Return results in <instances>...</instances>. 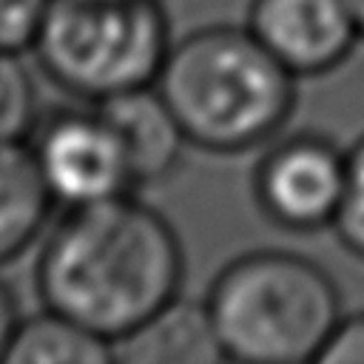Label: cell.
Instances as JSON below:
<instances>
[{
  "mask_svg": "<svg viewBox=\"0 0 364 364\" xmlns=\"http://www.w3.org/2000/svg\"><path fill=\"white\" fill-rule=\"evenodd\" d=\"M156 91L188 145L245 154L267 145L296 105V77L247 26H205L171 43Z\"/></svg>",
  "mask_w": 364,
  "mask_h": 364,
  "instance_id": "obj_2",
  "label": "cell"
},
{
  "mask_svg": "<svg viewBox=\"0 0 364 364\" xmlns=\"http://www.w3.org/2000/svg\"><path fill=\"white\" fill-rule=\"evenodd\" d=\"M173 37L162 0H51L31 54L82 102L156 82Z\"/></svg>",
  "mask_w": 364,
  "mask_h": 364,
  "instance_id": "obj_4",
  "label": "cell"
},
{
  "mask_svg": "<svg viewBox=\"0 0 364 364\" xmlns=\"http://www.w3.org/2000/svg\"><path fill=\"white\" fill-rule=\"evenodd\" d=\"M205 307L225 361L239 364H318L344 316L327 267L273 247L230 259L210 282Z\"/></svg>",
  "mask_w": 364,
  "mask_h": 364,
  "instance_id": "obj_3",
  "label": "cell"
},
{
  "mask_svg": "<svg viewBox=\"0 0 364 364\" xmlns=\"http://www.w3.org/2000/svg\"><path fill=\"white\" fill-rule=\"evenodd\" d=\"M37 119V85L23 54L0 51V142H26Z\"/></svg>",
  "mask_w": 364,
  "mask_h": 364,
  "instance_id": "obj_12",
  "label": "cell"
},
{
  "mask_svg": "<svg viewBox=\"0 0 364 364\" xmlns=\"http://www.w3.org/2000/svg\"><path fill=\"white\" fill-rule=\"evenodd\" d=\"M182 282L179 233L136 193L63 210L34 262L40 304L111 344L173 301Z\"/></svg>",
  "mask_w": 364,
  "mask_h": 364,
  "instance_id": "obj_1",
  "label": "cell"
},
{
  "mask_svg": "<svg viewBox=\"0 0 364 364\" xmlns=\"http://www.w3.org/2000/svg\"><path fill=\"white\" fill-rule=\"evenodd\" d=\"M20 321V310H17V299L11 293V287L0 279V361L6 355V347L11 341V333Z\"/></svg>",
  "mask_w": 364,
  "mask_h": 364,
  "instance_id": "obj_16",
  "label": "cell"
},
{
  "mask_svg": "<svg viewBox=\"0 0 364 364\" xmlns=\"http://www.w3.org/2000/svg\"><path fill=\"white\" fill-rule=\"evenodd\" d=\"M114 361L122 364H216L225 361L205 299L182 293L156 310L136 330L114 341Z\"/></svg>",
  "mask_w": 364,
  "mask_h": 364,
  "instance_id": "obj_9",
  "label": "cell"
},
{
  "mask_svg": "<svg viewBox=\"0 0 364 364\" xmlns=\"http://www.w3.org/2000/svg\"><path fill=\"white\" fill-rule=\"evenodd\" d=\"M318 364H364V310L341 316L318 355Z\"/></svg>",
  "mask_w": 364,
  "mask_h": 364,
  "instance_id": "obj_15",
  "label": "cell"
},
{
  "mask_svg": "<svg viewBox=\"0 0 364 364\" xmlns=\"http://www.w3.org/2000/svg\"><path fill=\"white\" fill-rule=\"evenodd\" d=\"M97 105L108 114L125 145L136 188L165 182L179 168L188 139L156 85L136 88Z\"/></svg>",
  "mask_w": 364,
  "mask_h": 364,
  "instance_id": "obj_8",
  "label": "cell"
},
{
  "mask_svg": "<svg viewBox=\"0 0 364 364\" xmlns=\"http://www.w3.org/2000/svg\"><path fill=\"white\" fill-rule=\"evenodd\" d=\"M347 176V151L324 134L273 136L253 168L256 208L293 233L333 230Z\"/></svg>",
  "mask_w": 364,
  "mask_h": 364,
  "instance_id": "obj_6",
  "label": "cell"
},
{
  "mask_svg": "<svg viewBox=\"0 0 364 364\" xmlns=\"http://www.w3.org/2000/svg\"><path fill=\"white\" fill-rule=\"evenodd\" d=\"M114 344L85 324L43 307L20 316L3 364H111Z\"/></svg>",
  "mask_w": 364,
  "mask_h": 364,
  "instance_id": "obj_11",
  "label": "cell"
},
{
  "mask_svg": "<svg viewBox=\"0 0 364 364\" xmlns=\"http://www.w3.org/2000/svg\"><path fill=\"white\" fill-rule=\"evenodd\" d=\"M333 233L353 256L364 259V134L347 148V176Z\"/></svg>",
  "mask_w": 364,
  "mask_h": 364,
  "instance_id": "obj_13",
  "label": "cell"
},
{
  "mask_svg": "<svg viewBox=\"0 0 364 364\" xmlns=\"http://www.w3.org/2000/svg\"><path fill=\"white\" fill-rule=\"evenodd\" d=\"M26 145L51 202L63 210L136 193L125 145L97 102L40 117Z\"/></svg>",
  "mask_w": 364,
  "mask_h": 364,
  "instance_id": "obj_5",
  "label": "cell"
},
{
  "mask_svg": "<svg viewBox=\"0 0 364 364\" xmlns=\"http://www.w3.org/2000/svg\"><path fill=\"white\" fill-rule=\"evenodd\" d=\"M51 196L26 142H0V264L28 250L51 216Z\"/></svg>",
  "mask_w": 364,
  "mask_h": 364,
  "instance_id": "obj_10",
  "label": "cell"
},
{
  "mask_svg": "<svg viewBox=\"0 0 364 364\" xmlns=\"http://www.w3.org/2000/svg\"><path fill=\"white\" fill-rule=\"evenodd\" d=\"M48 6L51 0H0V51H31Z\"/></svg>",
  "mask_w": 364,
  "mask_h": 364,
  "instance_id": "obj_14",
  "label": "cell"
},
{
  "mask_svg": "<svg viewBox=\"0 0 364 364\" xmlns=\"http://www.w3.org/2000/svg\"><path fill=\"white\" fill-rule=\"evenodd\" d=\"M344 3H347L350 14H353V20H355V28H358L361 40H364V0H344Z\"/></svg>",
  "mask_w": 364,
  "mask_h": 364,
  "instance_id": "obj_17",
  "label": "cell"
},
{
  "mask_svg": "<svg viewBox=\"0 0 364 364\" xmlns=\"http://www.w3.org/2000/svg\"><path fill=\"white\" fill-rule=\"evenodd\" d=\"M245 26L296 80L338 68L361 40L344 0H250Z\"/></svg>",
  "mask_w": 364,
  "mask_h": 364,
  "instance_id": "obj_7",
  "label": "cell"
}]
</instances>
